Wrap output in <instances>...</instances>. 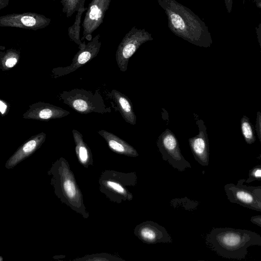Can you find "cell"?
Here are the masks:
<instances>
[{
	"label": "cell",
	"mask_w": 261,
	"mask_h": 261,
	"mask_svg": "<svg viewBox=\"0 0 261 261\" xmlns=\"http://www.w3.org/2000/svg\"><path fill=\"white\" fill-rule=\"evenodd\" d=\"M241 129L246 143L249 145L253 144L255 141L254 129L246 116L244 115L241 118Z\"/></svg>",
	"instance_id": "21"
},
{
	"label": "cell",
	"mask_w": 261,
	"mask_h": 261,
	"mask_svg": "<svg viewBox=\"0 0 261 261\" xmlns=\"http://www.w3.org/2000/svg\"><path fill=\"white\" fill-rule=\"evenodd\" d=\"M72 132L78 161L86 168L93 166V159L91 149L84 141L82 134L76 129H73Z\"/></svg>",
	"instance_id": "18"
},
{
	"label": "cell",
	"mask_w": 261,
	"mask_h": 261,
	"mask_svg": "<svg viewBox=\"0 0 261 261\" xmlns=\"http://www.w3.org/2000/svg\"><path fill=\"white\" fill-rule=\"evenodd\" d=\"M9 0H0V9H2L9 5Z\"/></svg>",
	"instance_id": "31"
},
{
	"label": "cell",
	"mask_w": 261,
	"mask_h": 261,
	"mask_svg": "<svg viewBox=\"0 0 261 261\" xmlns=\"http://www.w3.org/2000/svg\"><path fill=\"white\" fill-rule=\"evenodd\" d=\"M252 2H253V3H254L255 4L257 3H258L259 2L261 1V0H250Z\"/></svg>",
	"instance_id": "33"
},
{
	"label": "cell",
	"mask_w": 261,
	"mask_h": 261,
	"mask_svg": "<svg viewBox=\"0 0 261 261\" xmlns=\"http://www.w3.org/2000/svg\"><path fill=\"white\" fill-rule=\"evenodd\" d=\"M250 221L261 227V215H257L253 216L250 219Z\"/></svg>",
	"instance_id": "28"
},
{
	"label": "cell",
	"mask_w": 261,
	"mask_h": 261,
	"mask_svg": "<svg viewBox=\"0 0 261 261\" xmlns=\"http://www.w3.org/2000/svg\"><path fill=\"white\" fill-rule=\"evenodd\" d=\"M156 144L162 159L167 161L174 168L181 172L191 167L190 163L181 153L177 138L168 128L160 135Z\"/></svg>",
	"instance_id": "7"
},
{
	"label": "cell",
	"mask_w": 261,
	"mask_h": 261,
	"mask_svg": "<svg viewBox=\"0 0 261 261\" xmlns=\"http://www.w3.org/2000/svg\"><path fill=\"white\" fill-rule=\"evenodd\" d=\"M87 10V8H85L84 6L77 12L73 24L69 27L68 29L69 37L71 41L78 45L79 48L83 47L86 44L85 41L84 40L82 42L80 39V32L82 15Z\"/></svg>",
	"instance_id": "19"
},
{
	"label": "cell",
	"mask_w": 261,
	"mask_h": 261,
	"mask_svg": "<svg viewBox=\"0 0 261 261\" xmlns=\"http://www.w3.org/2000/svg\"><path fill=\"white\" fill-rule=\"evenodd\" d=\"M111 0H92L89 4L82 25L83 29L81 40H92V34L103 22Z\"/></svg>",
	"instance_id": "10"
},
{
	"label": "cell",
	"mask_w": 261,
	"mask_h": 261,
	"mask_svg": "<svg viewBox=\"0 0 261 261\" xmlns=\"http://www.w3.org/2000/svg\"><path fill=\"white\" fill-rule=\"evenodd\" d=\"M106 141L109 148L113 152L130 157L139 155L137 151L129 144L114 134L105 130L97 132Z\"/></svg>",
	"instance_id": "16"
},
{
	"label": "cell",
	"mask_w": 261,
	"mask_h": 261,
	"mask_svg": "<svg viewBox=\"0 0 261 261\" xmlns=\"http://www.w3.org/2000/svg\"><path fill=\"white\" fill-rule=\"evenodd\" d=\"M257 39L261 49V22L255 28Z\"/></svg>",
	"instance_id": "29"
},
{
	"label": "cell",
	"mask_w": 261,
	"mask_h": 261,
	"mask_svg": "<svg viewBox=\"0 0 261 261\" xmlns=\"http://www.w3.org/2000/svg\"><path fill=\"white\" fill-rule=\"evenodd\" d=\"M167 16L168 27L176 36L197 46L210 47L213 42L205 23L189 9L175 0H157Z\"/></svg>",
	"instance_id": "1"
},
{
	"label": "cell",
	"mask_w": 261,
	"mask_h": 261,
	"mask_svg": "<svg viewBox=\"0 0 261 261\" xmlns=\"http://www.w3.org/2000/svg\"><path fill=\"white\" fill-rule=\"evenodd\" d=\"M100 35H96L74 55L71 64L66 67L53 68L51 73L55 78L66 75L75 71L88 62L94 59L98 54L101 42L99 40Z\"/></svg>",
	"instance_id": "8"
},
{
	"label": "cell",
	"mask_w": 261,
	"mask_h": 261,
	"mask_svg": "<svg viewBox=\"0 0 261 261\" xmlns=\"http://www.w3.org/2000/svg\"><path fill=\"white\" fill-rule=\"evenodd\" d=\"M124 120L132 125L136 123L137 117L130 99L125 95L116 90H112L110 93Z\"/></svg>",
	"instance_id": "17"
},
{
	"label": "cell",
	"mask_w": 261,
	"mask_h": 261,
	"mask_svg": "<svg viewBox=\"0 0 261 261\" xmlns=\"http://www.w3.org/2000/svg\"><path fill=\"white\" fill-rule=\"evenodd\" d=\"M245 179H240L237 185L227 184L224 191L228 200L244 207L261 212V199L244 185Z\"/></svg>",
	"instance_id": "11"
},
{
	"label": "cell",
	"mask_w": 261,
	"mask_h": 261,
	"mask_svg": "<svg viewBox=\"0 0 261 261\" xmlns=\"http://www.w3.org/2000/svg\"><path fill=\"white\" fill-rule=\"evenodd\" d=\"M134 234L143 243L148 244L172 242L166 229L152 221H146L137 225Z\"/></svg>",
	"instance_id": "12"
},
{
	"label": "cell",
	"mask_w": 261,
	"mask_h": 261,
	"mask_svg": "<svg viewBox=\"0 0 261 261\" xmlns=\"http://www.w3.org/2000/svg\"><path fill=\"white\" fill-rule=\"evenodd\" d=\"M8 103L3 99H0V112L2 116H5L9 111Z\"/></svg>",
	"instance_id": "26"
},
{
	"label": "cell",
	"mask_w": 261,
	"mask_h": 261,
	"mask_svg": "<svg viewBox=\"0 0 261 261\" xmlns=\"http://www.w3.org/2000/svg\"><path fill=\"white\" fill-rule=\"evenodd\" d=\"M209 247L220 256L242 259L251 246H261V236L247 229L223 227L213 228L207 235Z\"/></svg>",
	"instance_id": "2"
},
{
	"label": "cell",
	"mask_w": 261,
	"mask_h": 261,
	"mask_svg": "<svg viewBox=\"0 0 261 261\" xmlns=\"http://www.w3.org/2000/svg\"><path fill=\"white\" fill-rule=\"evenodd\" d=\"M78 261H124L121 258L107 253H100L87 255L83 257L74 259Z\"/></svg>",
	"instance_id": "23"
},
{
	"label": "cell",
	"mask_w": 261,
	"mask_h": 261,
	"mask_svg": "<svg viewBox=\"0 0 261 261\" xmlns=\"http://www.w3.org/2000/svg\"><path fill=\"white\" fill-rule=\"evenodd\" d=\"M86 0H61L62 12L66 17L69 18L85 5Z\"/></svg>",
	"instance_id": "22"
},
{
	"label": "cell",
	"mask_w": 261,
	"mask_h": 261,
	"mask_svg": "<svg viewBox=\"0 0 261 261\" xmlns=\"http://www.w3.org/2000/svg\"><path fill=\"white\" fill-rule=\"evenodd\" d=\"M20 58L19 50L10 48L0 53V68L3 71L10 70L15 66Z\"/></svg>",
	"instance_id": "20"
},
{
	"label": "cell",
	"mask_w": 261,
	"mask_h": 261,
	"mask_svg": "<svg viewBox=\"0 0 261 261\" xmlns=\"http://www.w3.org/2000/svg\"><path fill=\"white\" fill-rule=\"evenodd\" d=\"M255 130L261 144V112L259 111L256 114Z\"/></svg>",
	"instance_id": "25"
},
{
	"label": "cell",
	"mask_w": 261,
	"mask_h": 261,
	"mask_svg": "<svg viewBox=\"0 0 261 261\" xmlns=\"http://www.w3.org/2000/svg\"><path fill=\"white\" fill-rule=\"evenodd\" d=\"M53 1H56V0H53Z\"/></svg>",
	"instance_id": "34"
},
{
	"label": "cell",
	"mask_w": 261,
	"mask_h": 261,
	"mask_svg": "<svg viewBox=\"0 0 261 261\" xmlns=\"http://www.w3.org/2000/svg\"><path fill=\"white\" fill-rule=\"evenodd\" d=\"M224 1L227 11L230 13L232 8L233 0H224Z\"/></svg>",
	"instance_id": "30"
},
{
	"label": "cell",
	"mask_w": 261,
	"mask_h": 261,
	"mask_svg": "<svg viewBox=\"0 0 261 261\" xmlns=\"http://www.w3.org/2000/svg\"><path fill=\"white\" fill-rule=\"evenodd\" d=\"M51 19L35 12L12 13L0 17L1 27H11L36 31L48 26Z\"/></svg>",
	"instance_id": "9"
},
{
	"label": "cell",
	"mask_w": 261,
	"mask_h": 261,
	"mask_svg": "<svg viewBox=\"0 0 261 261\" xmlns=\"http://www.w3.org/2000/svg\"><path fill=\"white\" fill-rule=\"evenodd\" d=\"M152 40L151 34L145 29L133 27L123 37L116 53V61L119 69L126 71L130 58L142 44Z\"/></svg>",
	"instance_id": "6"
},
{
	"label": "cell",
	"mask_w": 261,
	"mask_h": 261,
	"mask_svg": "<svg viewBox=\"0 0 261 261\" xmlns=\"http://www.w3.org/2000/svg\"><path fill=\"white\" fill-rule=\"evenodd\" d=\"M46 138V135L43 132L31 137L7 161L5 165L6 168H14L19 163L31 156L42 146Z\"/></svg>",
	"instance_id": "15"
},
{
	"label": "cell",
	"mask_w": 261,
	"mask_h": 261,
	"mask_svg": "<svg viewBox=\"0 0 261 261\" xmlns=\"http://www.w3.org/2000/svg\"><path fill=\"white\" fill-rule=\"evenodd\" d=\"M257 159L261 161V154ZM261 180V164L255 166L249 170L248 177L244 180V182L249 184L255 180Z\"/></svg>",
	"instance_id": "24"
},
{
	"label": "cell",
	"mask_w": 261,
	"mask_h": 261,
	"mask_svg": "<svg viewBox=\"0 0 261 261\" xmlns=\"http://www.w3.org/2000/svg\"><path fill=\"white\" fill-rule=\"evenodd\" d=\"M63 102L82 114L91 113L104 114L110 112L99 92L74 88L63 91L59 96Z\"/></svg>",
	"instance_id": "5"
},
{
	"label": "cell",
	"mask_w": 261,
	"mask_h": 261,
	"mask_svg": "<svg viewBox=\"0 0 261 261\" xmlns=\"http://www.w3.org/2000/svg\"><path fill=\"white\" fill-rule=\"evenodd\" d=\"M197 124L199 133L189 139V145L195 160L201 165L207 166L209 164L210 149L206 127L202 120H198Z\"/></svg>",
	"instance_id": "14"
},
{
	"label": "cell",
	"mask_w": 261,
	"mask_h": 261,
	"mask_svg": "<svg viewBox=\"0 0 261 261\" xmlns=\"http://www.w3.org/2000/svg\"><path fill=\"white\" fill-rule=\"evenodd\" d=\"M256 6V7L259 9H261V1L255 4Z\"/></svg>",
	"instance_id": "32"
},
{
	"label": "cell",
	"mask_w": 261,
	"mask_h": 261,
	"mask_svg": "<svg viewBox=\"0 0 261 261\" xmlns=\"http://www.w3.org/2000/svg\"><path fill=\"white\" fill-rule=\"evenodd\" d=\"M54 192L62 203L87 219L89 214L84 203L82 192L68 161L60 157L47 171Z\"/></svg>",
	"instance_id": "3"
},
{
	"label": "cell",
	"mask_w": 261,
	"mask_h": 261,
	"mask_svg": "<svg viewBox=\"0 0 261 261\" xmlns=\"http://www.w3.org/2000/svg\"><path fill=\"white\" fill-rule=\"evenodd\" d=\"M137 181L135 172L124 173L106 170L101 172L98 179L99 190L110 201L119 204L133 199V195L128 187L135 186Z\"/></svg>",
	"instance_id": "4"
},
{
	"label": "cell",
	"mask_w": 261,
	"mask_h": 261,
	"mask_svg": "<svg viewBox=\"0 0 261 261\" xmlns=\"http://www.w3.org/2000/svg\"><path fill=\"white\" fill-rule=\"evenodd\" d=\"M70 112L54 105L38 102L29 106L28 110L22 115L25 119L48 121L67 116Z\"/></svg>",
	"instance_id": "13"
},
{
	"label": "cell",
	"mask_w": 261,
	"mask_h": 261,
	"mask_svg": "<svg viewBox=\"0 0 261 261\" xmlns=\"http://www.w3.org/2000/svg\"><path fill=\"white\" fill-rule=\"evenodd\" d=\"M244 186L252 192L258 197L261 199V186H247L244 185Z\"/></svg>",
	"instance_id": "27"
}]
</instances>
